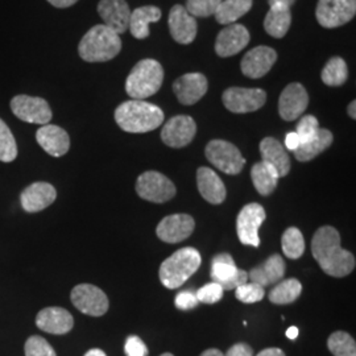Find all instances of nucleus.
Masks as SVG:
<instances>
[{
	"mask_svg": "<svg viewBox=\"0 0 356 356\" xmlns=\"http://www.w3.org/2000/svg\"><path fill=\"white\" fill-rule=\"evenodd\" d=\"M122 51V40L118 33L104 24L92 26L82 38L78 53L86 63H106Z\"/></svg>",
	"mask_w": 356,
	"mask_h": 356,
	"instance_id": "obj_3",
	"label": "nucleus"
},
{
	"mask_svg": "<svg viewBox=\"0 0 356 356\" xmlns=\"http://www.w3.org/2000/svg\"><path fill=\"white\" fill-rule=\"evenodd\" d=\"M294 1H296V0H268L269 7L279 4V6H285V7H288V8H291V6L294 4Z\"/></svg>",
	"mask_w": 356,
	"mask_h": 356,
	"instance_id": "obj_49",
	"label": "nucleus"
},
{
	"mask_svg": "<svg viewBox=\"0 0 356 356\" xmlns=\"http://www.w3.org/2000/svg\"><path fill=\"white\" fill-rule=\"evenodd\" d=\"M256 356H285V354L280 348L272 347V348H266V350L260 351Z\"/></svg>",
	"mask_w": 356,
	"mask_h": 356,
	"instance_id": "obj_48",
	"label": "nucleus"
},
{
	"mask_svg": "<svg viewBox=\"0 0 356 356\" xmlns=\"http://www.w3.org/2000/svg\"><path fill=\"white\" fill-rule=\"evenodd\" d=\"M197 185L200 194L207 202L219 204L225 202L227 191L223 181L210 168L202 166L197 172Z\"/></svg>",
	"mask_w": 356,
	"mask_h": 356,
	"instance_id": "obj_25",
	"label": "nucleus"
},
{
	"mask_svg": "<svg viewBox=\"0 0 356 356\" xmlns=\"http://www.w3.org/2000/svg\"><path fill=\"white\" fill-rule=\"evenodd\" d=\"M195 296H197L198 302H204L207 305H211V304H216L218 301L222 300L223 288L218 282L213 281L210 284H206L201 289H198Z\"/></svg>",
	"mask_w": 356,
	"mask_h": 356,
	"instance_id": "obj_41",
	"label": "nucleus"
},
{
	"mask_svg": "<svg viewBox=\"0 0 356 356\" xmlns=\"http://www.w3.org/2000/svg\"><path fill=\"white\" fill-rule=\"evenodd\" d=\"M98 13L104 22V26L113 29L115 33L122 35L129 26L131 10L126 0H101Z\"/></svg>",
	"mask_w": 356,
	"mask_h": 356,
	"instance_id": "obj_18",
	"label": "nucleus"
},
{
	"mask_svg": "<svg viewBox=\"0 0 356 356\" xmlns=\"http://www.w3.org/2000/svg\"><path fill=\"white\" fill-rule=\"evenodd\" d=\"M197 132L194 119L188 115H177L166 122L161 131V139L168 147L184 148L189 145Z\"/></svg>",
	"mask_w": 356,
	"mask_h": 356,
	"instance_id": "obj_14",
	"label": "nucleus"
},
{
	"mask_svg": "<svg viewBox=\"0 0 356 356\" xmlns=\"http://www.w3.org/2000/svg\"><path fill=\"white\" fill-rule=\"evenodd\" d=\"M281 245L285 256L293 260L300 259L305 252V239L301 231L296 227H291L284 232Z\"/></svg>",
	"mask_w": 356,
	"mask_h": 356,
	"instance_id": "obj_35",
	"label": "nucleus"
},
{
	"mask_svg": "<svg viewBox=\"0 0 356 356\" xmlns=\"http://www.w3.org/2000/svg\"><path fill=\"white\" fill-rule=\"evenodd\" d=\"M319 129V123L316 116L313 115H306L300 122L297 126V135L301 139V144H304L307 140H310Z\"/></svg>",
	"mask_w": 356,
	"mask_h": 356,
	"instance_id": "obj_42",
	"label": "nucleus"
},
{
	"mask_svg": "<svg viewBox=\"0 0 356 356\" xmlns=\"http://www.w3.org/2000/svg\"><path fill=\"white\" fill-rule=\"evenodd\" d=\"M136 193L145 201L164 204L176 195V186L164 175L154 170H148L138 178Z\"/></svg>",
	"mask_w": 356,
	"mask_h": 356,
	"instance_id": "obj_7",
	"label": "nucleus"
},
{
	"mask_svg": "<svg viewBox=\"0 0 356 356\" xmlns=\"http://www.w3.org/2000/svg\"><path fill=\"white\" fill-rule=\"evenodd\" d=\"M225 356H254V350L247 343L234 344Z\"/></svg>",
	"mask_w": 356,
	"mask_h": 356,
	"instance_id": "obj_45",
	"label": "nucleus"
},
{
	"mask_svg": "<svg viewBox=\"0 0 356 356\" xmlns=\"http://www.w3.org/2000/svg\"><path fill=\"white\" fill-rule=\"evenodd\" d=\"M331 144H332V134L329 129L319 128L318 132L310 140L301 144L293 153L298 161L306 163L317 157L319 153L326 151Z\"/></svg>",
	"mask_w": 356,
	"mask_h": 356,
	"instance_id": "obj_30",
	"label": "nucleus"
},
{
	"mask_svg": "<svg viewBox=\"0 0 356 356\" xmlns=\"http://www.w3.org/2000/svg\"><path fill=\"white\" fill-rule=\"evenodd\" d=\"M309 104V94L301 83H291L281 92L279 113L286 122H293L305 113Z\"/></svg>",
	"mask_w": 356,
	"mask_h": 356,
	"instance_id": "obj_16",
	"label": "nucleus"
},
{
	"mask_svg": "<svg viewBox=\"0 0 356 356\" xmlns=\"http://www.w3.org/2000/svg\"><path fill=\"white\" fill-rule=\"evenodd\" d=\"M115 120L126 132L145 134L161 126L164 113L156 104L132 99L122 103L115 110Z\"/></svg>",
	"mask_w": 356,
	"mask_h": 356,
	"instance_id": "obj_2",
	"label": "nucleus"
},
{
	"mask_svg": "<svg viewBox=\"0 0 356 356\" xmlns=\"http://www.w3.org/2000/svg\"><path fill=\"white\" fill-rule=\"evenodd\" d=\"M300 145H301V139H300V136L297 135V132H289V134L285 136V147L288 148V151L294 152Z\"/></svg>",
	"mask_w": 356,
	"mask_h": 356,
	"instance_id": "obj_46",
	"label": "nucleus"
},
{
	"mask_svg": "<svg viewBox=\"0 0 356 356\" xmlns=\"http://www.w3.org/2000/svg\"><path fill=\"white\" fill-rule=\"evenodd\" d=\"M292 23L291 8L285 6H272L264 19V29L275 38H282L289 31Z\"/></svg>",
	"mask_w": 356,
	"mask_h": 356,
	"instance_id": "obj_29",
	"label": "nucleus"
},
{
	"mask_svg": "<svg viewBox=\"0 0 356 356\" xmlns=\"http://www.w3.org/2000/svg\"><path fill=\"white\" fill-rule=\"evenodd\" d=\"M200 356H225L223 355V353L222 351H219L218 348H209V350H206L204 351L202 354Z\"/></svg>",
	"mask_w": 356,
	"mask_h": 356,
	"instance_id": "obj_50",
	"label": "nucleus"
},
{
	"mask_svg": "<svg viewBox=\"0 0 356 356\" xmlns=\"http://www.w3.org/2000/svg\"><path fill=\"white\" fill-rule=\"evenodd\" d=\"M302 292L301 282L296 279L277 282L276 286L269 292L268 298L272 304L276 305H288L294 302Z\"/></svg>",
	"mask_w": 356,
	"mask_h": 356,
	"instance_id": "obj_33",
	"label": "nucleus"
},
{
	"mask_svg": "<svg viewBox=\"0 0 356 356\" xmlns=\"http://www.w3.org/2000/svg\"><path fill=\"white\" fill-rule=\"evenodd\" d=\"M285 275V261L280 254H272L261 266L251 269L248 279L260 286L277 284Z\"/></svg>",
	"mask_w": 356,
	"mask_h": 356,
	"instance_id": "obj_27",
	"label": "nucleus"
},
{
	"mask_svg": "<svg viewBox=\"0 0 356 356\" xmlns=\"http://www.w3.org/2000/svg\"><path fill=\"white\" fill-rule=\"evenodd\" d=\"M38 145L53 157H61L70 148V138L64 128L45 124L36 132Z\"/></svg>",
	"mask_w": 356,
	"mask_h": 356,
	"instance_id": "obj_24",
	"label": "nucleus"
},
{
	"mask_svg": "<svg viewBox=\"0 0 356 356\" xmlns=\"http://www.w3.org/2000/svg\"><path fill=\"white\" fill-rule=\"evenodd\" d=\"M222 99L225 107L231 113L247 114L261 108L267 101V94L261 89L229 88L223 92Z\"/></svg>",
	"mask_w": 356,
	"mask_h": 356,
	"instance_id": "obj_11",
	"label": "nucleus"
},
{
	"mask_svg": "<svg viewBox=\"0 0 356 356\" xmlns=\"http://www.w3.org/2000/svg\"><path fill=\"white\" fill-rule=\"evenodd\" d=\"M53 7L57 8H67L74 6L78 0H48Z\"/></svg>",
	"mask_w": 356,
	"mask_h": 356,
	"instance_id": "obj_47",
	"label": "nucleus"
},
{
	"mask_svg": "<svg viewBox=\"0 0 356 356\" xmlns=\"http://www.w3.org/2000/svg\"><path fill=\"white\" fill-rule=\"evenodd\" d=\"M17 157V144L11 129L0 119V161L13 163Z\"/></svg>",
	"mask_w": 356,
	"mask_h": 356,
	"instance_id": "obj_37",
	"label": "nucleus"
},
{
	"mask_svg": "<svg viewBox=\"0 0 356 356\" xmlns=\"http://www.w3.org/2000/svg\"><path fill=\"white\" fill-rule=\"evenodd\" d=\"M26 356H57L51 344L42 337L33 335L26 342Z\"/></svg>",
	"mask_w": 356,
	"mask_h": 356,
	"instance_id": "obj_40",
	"label": "nucleus"
},
{
	"mask_svg": "<svg viewBox=\"0 0 356 356\" xmlns=\"http://www.w3.org/2000/svg\"><path fill=\"white\" fill-rule=\"evenodd\" d=\"M201 254L193 248L185 247L168 257L160 267V281L168 289L182 286L201 267Z\"/></svg>",
	"mask_w": 356,
	"mask_h": 356,
	"instance_id": "obj_4",
	"label": "nucleus"
},
{
	"mask_svg": "<svg viewBox=\"0 0 356 356\" xmlns=\"http://www.w3.org/2000/svg\"><path fill=\"white\" fill-rule=\"evenodd\" d=\"M11 110L16 118L26 123L45 126L51 122V106L38 97L16 95L11 101Z\"/></svg>",
	"mask_w": 356,
	"mask_h": 356,
	"instance_id": "obj_12",
	"label": "nucleus"
},
{
	"mask_svg": "<svg viewBox=\"0 0 356 356\" xmlns=\"http://www.w3.org/2000/svg\"><path fill=\"white\" fill-rule=\"evenodd\" d=\"M252 3L254 0H222L214 13L216 22L222 26L235 24L236 20L250 13Z\"/></svg>",
	"mask_w": 356,
	"mask_h": 356,
	"instance_id": "obj_31",
	"label": "nucleus"
},
{
	"mask_svg": "<svg viewBox=\"0 0 356 356\" xmlns=\"http://www.w3.org/2000/svg\"><path fill=\"white\" fill-rule=\"evenodd\" d=\"M175 304L179 310H189V309L197 307L198 300L194 293L186 291V292L178 293Z\"/></svg>",
	"mask_w": 356,
	"mask_h": 356,
	"instance_id": "obj_44",
	"label": "nucleus"
},
{
	"mask_svg": "<svg viewBox=\"0 0 356 356\" xmlns=\"http://www.w3.org/2000/svg\"><path fill=\"white\" fill-rule=\"evenodd\" d=\"M72 302L76 309L91 317L104 316L108 310V297L102 289L91 284H79L74 286L70 294Z\"/></svg>",
	"mask_w": 356,
	"mask_h": 356,
	"instance_id": "obj_8",
	"label": "nucleus"
},
{
	"mask_svg": "<svg viewBox=\"0 0 356 356\" xmlns=\"http://www.w3.org/2000/svg\"><path fill=\"white\" fill-rule=\"evenodd\" d=\"M164 69L156 60H143L135 65L126 81V91L132 99L143 101L154 95L163 86Z\"/></svg>",
	"mask_w": 356,
	"mask_h": 356,
	"instance_id": "obj_5",
	"label": "nucleus"
},
{
	"mask_svg": "<svg viewBox=\"0 0 356 356\" xmlns=\"http://www.w3.org/2000/svg\"><path fill=\"white\" fill-rule=\"evenodd\" d=\"M160 356H175V355H172V354H169V353H165V354H163V355H160Z\"/></svg>",
	"mask_w": 356,
	"mask_h": 356,
	"instance_id": "obj_54",
	"label": "nucleus"
},
{
	"mask_svg": "<svg viewBox=\"0 0 356 356\" xmlns=\"http://www.w3.org/2000/svg\"><path fill=\"white\" fill-rule=\"evenodd\" d=\"M277 61V53L269 47H256L245 53L242 60L243 74L252 79L266 76Z\"/></svg>",
	"mask_w": 356,
	"mask_h": 356,
	"instance_id": "obj_17",
	"label": "nucleus"
},
{
	"mask_svg": "<svg viewBox=\"0 0 356 356\" xmlns=\"http://www.w3.org/2000/svg\"><path fill=\"white\" fill-rule=\"evenodd\" d=\"M170 35L178 44L188 45L197 36V22L182 6H175L169 13Z\"/></svg>",
	"mask_w": 356,
	"mask_h": 356,
	"instance_id": "obj_21",
	"label": "nucleus"
},
{
	"mask_svg": "<svg viewBox=\"0 0 356 356\" xmlns=\"http://www.w3.org/2000/svg\"><path fill=\"white\" fill-rule=\"evenodd\" d=\"M250 42V32L242 24H229L218 35L216 51L219 57H231L242 51Z\"/></svg>",
	"mask_w": 356,
	"mask_h": 356,
	"instance_id": "obj_19",
	"label": "nucleus"
},
{
	"mask_svg": "<svg viewBox=\"0 0 356 356\" xmlns=\"http://www.w3.org/2000/svg\"><path fill=\"white\" fill-rule=\"evenodd\" d=\"M207 79L201 73H188L179 76L173 85L178 102L185 106H191L201 101L207 92Z\"/></svg>",
	"mask_w": 356,
	"mask_h": 356,
	"instance_id": "obj_20",
	"label": "nucleus"
},
{
	"mask_svg": "<svg viewBox=\"0 0 356 356\" xmlns=\"http://www.w3.org/2000/svg\"><path fill=\"white\" fill-rule=\"evenodd\" d=\"M222 0H188L186 11L193 17H209L214 15Z\"/></svg>",
	"mask_w": 356,
	"mask_h": 356,
	"instance_id": "obj_39",
	"label": "nucleus"
},
{
	"mask_svg": "<svg viewBox=\"0 0 356 356\" xmlns=\"http://www.w3.org/2000/svg\"><path fill=\"white\" fill-rule=\"evenodd\" d=\"M266 292L264 288L254 284V282H245L235 289V297L244 304H254L264 298Z\"/></svg>",
	"mask_w": 356,
	"mask_h": 356,
	"instance_id": "obj_38",
	"label": "nucleus"
},
{
	"mask_svg": "<svg viewBox=\"0 0 356 356\" xmlns=\"http://www.w3.org/2000/svg\"><path fill=\"white\" fill-rule=\"evenodd\" d=\"M356 13V0H318L316 16L319 26L338 28L344 26Z\"/></svg>",
	"mask_w": 356,
	"mask_h": 356,
	"instance_id": "obj_9",
	"label": "nucleus"
},
{
	"mask_svg": "<svg viewBox=\"0 0 356 356\" xmlns=\"http://www.w3.org/2000/svg\"><path fill=\"white\" fill-rule=\"evenodd\" d=\"M126 355L127 356H147L148 355V348L145 343L141 341L139 337L131 335L128 337L126 342Z\"/></svg>",
	"mask_w": 356,
	"mask_h": 356,
	"instance_id": "obj_43",
	"label": "nucleus"
},
{
	"mask_svg": "<svg viewBox=\"0 0 356 356\" xmlns=\"http://www.w3.org/2000/svg\"><path fill=\"white\" fill-rule=\"evenodd\" d=\"M251 178L254 182V189L259 191V194L267 197L277 188V182L280 177L273 166L264 161H260L252 166Z\"/></svg>",
	"mask_w": 356,
	"mask_h": 356,
	"instance_id": "obj_32",
	"label": "nucleus"
},
{
	"mask_svg": "<svg viewBox=\"0 0 356 356\" xmlns=\"http://www.w3.org/2000/svg\"><path fill=\"white\" fill-rule=\"evenodd\" d=\"M85 356H107L104 354V351L102 350H99V348H92V350H90L88 351Z\"/></svg>",
	"mask_w": 356,
	"mask_h": 356,
	"instance_id": "obj_52",
	"label": "nucleus"
},
{
	"mask_svg": "<svg viewBox=\"0 0 356 356\" xmlns=\"http://www.w3.org/2000/svg\"><path fill=\"white\" fill-rule=\"evenodd\" d=\"M261 161L275 168L279 177H285L291 170V159L286 149L282 147L280 141L273 138H266L260 143Z\"/></svg>",
	"mask_w": 356,
	"mask_h": 356,
	"instance_id": "obj_26",
	"label": "nucleus"
},
{
	"mask_svg": "<svg viewBox=\"0 0 356 356\" xmlns=\"http://www.w3.org/2000/svg\"><path fill=\"white\" fill-rule=\"evenodd\" d=\"M204 153L207 160L216 166V169L231 176L239 175L245 164V160L241 151L229 141H210L206 145Z\"/></svg>",
	"mask_w": 356,
	"mask_h": 356,
	"instance_id": "obj_6",
	"label": "nucleus"
},
{
	"mask_svg": "<svg viewBox=\"0 0 356 356\" xmlns=\"http://www.w3.org/2000/svg\"><path fill=\"white\" fill-rule=\"evenodd\" d=\"M355 107L356 102L355 101H353V102L348 104V108H347V111H348V115H350V116H351L353 119H356Z\"/></svg>",
	"mask_w": 356,
	"mask_h": 356,
	"instance_id": "obj_53",
	"label": "nucleus"
},
{
	"mask_svg": "<svg viewBox=\"0 0 356 356\" xmlns=\"http://www.w3.org/2000/svg\"><path fill=\"white\" fill-rule=\"evenodd\" d=\"M266 210L261 204H245L241 210L238 219H236V231L239 241L244 245H260L259 238V229L266 220Z\"/></svg>",
	"mask_w": 356,
	"mask_h": 356,
	"instance_id": "obj_10",
	"label": "nucleus"
},
{
	"mask_svg": "<svg viewBox=\"0 0 356 356\" xmlns=\"http://www.w3.org/2000/svg\"><path fill=\"white\" fill-rule=\"evenodd\" d=\"M298 334H300V330H298L296 326H292V327H289V329L286 330V337H288L289 339H292V341H294V339L298 337Z\"/></svg>",
	"mask_w": 356,
	"mask_h": 356,
	"instance_id": "obj_51",
	"label": "nucleus"
},
{
	"mask_svg": "<svg viewBox=\"0 0 356 356\" xmlns=\"http://www.w3.org/2000/svg\"><path fill=\"white\" fill-rule=\"evenodd\" d=\"M322 81L327 86H342L348 78V69L343 58L332 57L322 70Z\"/></svg>",
	"mask_w": 356,
	"mask_h": 356,
	"instance_id": "obj_34",
	"label": "nucleus"
},
{
	"mask_svg": "<svg viewBox=\"0 0 356 356\" xmlns=\"http://www.w3.org/2000/svg\"><path fill=\"white\" fill-rule=\"evenodd\" d=\"M211 279L223 291H232L248 281V273L236 267L231 254H219L211 263Z\"/></svg>",
	"mask_w": 356,
	"mask_h": 356,
	"instance_id": "obj_13",
	"label": "nucleus"
},
{
	"mask_svg": "<svg viewBox=\"0 0 356 356\" xmlns=\"http://www.w3.org/2000/svg\"><path fill=\"white\" fill-rule=\"evenodd\" d=\"M161 19V10L154 6H145L139 7L131 13L129 17V26L132 36L139 40L149 36V24L157 23Z\"/></svg>",
	"mask_w": 356,
	"mask_h": 356,
	"instance_id": "obj_28",
	"label": "nucleus"
},
{
	"mask_svg": "<svg viewBox=\"0 0 356 356\" xmlns=\"http://www.w3.org/2000/svg\"><path fill=\"white\" fill-rule=\"evenodd\" d=\"M36 325L40 330L54 335H64L73 329L74 319L67 310L54 306L45 307L38 313Z\"/></svg>",
	"mask_w": 356,
	"mask_h": 356,
	"instance_id": "obj_22",
	"label": "nucleus"
},
{
	"mask_svg": "<svg viewBox=\"0 0 356 356\" xmlns=\"http://www.w3.org/2000/svg\"><path fill=\"white\" fill-rule=\"evenodd\" d=\"M312 254L322 270L332 277L348 276L355 269L354 254L341 245V235L331 226L317 229L312 241Z\"/></svg>",
	"mask_w": 356,
	"mask_h": 356,
	"instance_id": "obj_1",
	"label": "nucleus"
},
{
	"mask_svg": "<svg viewBox=\"0 0 356 356\" xmlns=\"http://www.w3.org/2000/svg\"><path fill=\"white\" fill-rule=\"evenodd\" d=\"M327 347L334 356H356L355 339L344 331L332 332L327 339Z\"/></svg>",
	"mask_w": 356,
	"mask_h": 356,
	"instance_id": "obj_36",
	"label": "nucleus"
},
{
	"mask_svg": "<svg viewBox=\"0 0 356 356\" xmlns=\"http://www.w3.org/2000/svg\"><path fill=\"white\" fill-rule=\"evenodd\" d=\"M57 198V191L48 182H35L20 195L22 206L26 213H38L49 207Z\"/></svg>",
	"mask_w": 356,
	"mask_h": 356,
	"instance_id": "obj_23",
	"label": "nucleus"
},
{
	"mask_svg": "<svg viewBox=\"0 0 356 356\" xmlns=\"http://www.w3.org/2000/svg\"><path fill=\"white\" fill-rule=\"evenodd\" d=\"M195 227V222L188 214L165 216L157 226L156 234L160 241L175 244L188 239Z\"/></svg>",
	"mask_w": 356,
	"mask_h": 356,
	"instance_id": "obj_15",
	"label": "nucleus"
}]
</instances>
